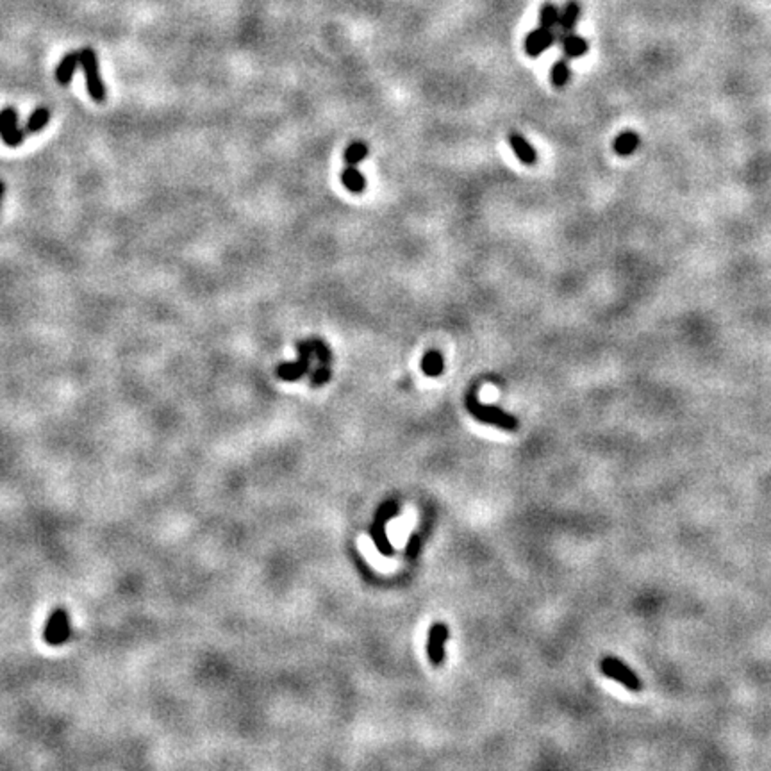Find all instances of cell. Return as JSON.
I'll list each match as a JSON object with an SVG mask.
<instances>
[{"mask_svg": "<svg viewBox=\"0 0 771 771\" xmlns=\"http://www.w3.org/2000/svg\"><path fill=\"white\" fill-rule=\"evenodd\" d=\"M559 43L560 46H563V52L564 56H566V59H577V57H582L589 50L588 39L580 38V36L573 34V32L563 36V38L559 39Z\"/></svg>", "mask_w": 771, "mask_h": 771, "instance_id": "11", "label": "cell"}, {"mask_svg": "<svg viewBox=\"0 0 771 771\" xmlns=\"http://www.w3.org/2000/svg\"><path fill=\"white\" fill-rule=\"evenodd\" d=\"M341 182L350 193H363L366 188V178L364 175L357 170V166L348 164L345 170L341 171Z\"/></svg>", "mask_w": 771, "mask_h": 771, "instance_id": "14", "label": "cell"}, {"mask_svg": "<svg viewBox=\"0 0 771 771\" xmlns=\"http://www.w3.org/2000/svg\"><path fill=\"white\" fill-rule=\"evenodd\" d=\"M332 378V370H331V364H320V366L316 368V370L311 373V386L313 388H320V386L327 384L328 381Z\"/></svg>", "mask_w": 771, "mask_h": 771, "instance_id": "21", "label": "cell"}, {"mask_svg": "<svg viewBox=\"0 0 771 771\" xmlns=\"http://www.w3.org/2000/svg\"><path fill=\"white\" fill-rule=\"evenodd\" d=\"M70 635L71 627L68 610L63 607H56L43 627V639L49 646H63L70 639Z\"/></svg>", "mask_w": 771, "mask_h": 771, "instance_id": "4", "label": "cell"}, {"mask_svg": "<svg viewBox=\"0 0 771 771\" xmlns=\"http://www.w3.org/2000/svg\"><path fill=\"white\" fill-rule=\"evenodd\" d=\"M313 341V348H314V357L318 359V363L320 364H331L332 361V352L331 348L327 346V343H323L321 339H311Z\"/></svg>", "mask_w": 771, "mask_h": 771, "instance_id": "22", "label": "cell"}, {"mask_svg": "<svg viewBox=\"0 0 771 771\" xmlns=\"http://www.w3.org/2000/svg\"><path fill=\"white\" fill-rule=\"evenodd\" d=\"M49 120H50V111L45 109V107H39V109H36L34 113L31 114V118L27 120V124H25V131H27L29 134L39 132L43 127H46Z\"/></svg>", "mask_w": 771, "mask_h": 771, "instance_id": "20", "label": "cell"}, {"mask_svg": "<svg viewBox=\"0 0 771 771\" xmlns=\"http://www.w3.org/2000/svg\"><path fill=\"white\" fill-rule=\"evenodd\" d=\"M81 66L82 71H84L86 88H88L89 96L95 102H104L106 100V86H104L102 77H100L96 54L91 49L81 50Z\"/></svg>", "mask_w": 771, "mask_h": 771, "instance_id": "5", "label": "cell"}, {"mask_svg": "<svg viewBox=\"0 0 771 771\" xmlns=\"http://www.w3.org/2000/svg\"><path fill=\"white\" fill-rule=\"evenodd\" d=\"M2 195H4V184L0 182V198H2Z\"/></svg>", "mask_w": 771, "mask_h": 771, "instance_id": "24", "label": "cell"}, {"mask_svg": "<svg viewBox=\"0 0 771 771\" xmlns=\"http://www.w3.org/2000/svg\"><path fill=\"white\" fill-rule=\"evenodd\" d=\"M600 670L605 677L623 684L628 691H641V680L638 678V675L630 667L625 666L621 660H618L616 657H603L602 662H600Z\"/></svg>", "mask_w": 771, "mask_h": 771, "instance_id": "6", "label": "cell"}, {"mask_svg": "<svg viewBox=\"0 0 771 771\" xmlns=\"http://www.w3.org/2000/svg\"><path fill=\"white\" fill-rule=\"evenodd\" d=\"M421 371L427 377H439L445 371V361L438 350H428L421 359Z\"/></svg>", "mask_w": 771, "mask_h": 771, "instance_id": "15", "label": "cell"}, {"mask_svg": "<svg viewBox=\"0 0 771 771\" xmlns=\"http://www.w3.org/2000/svg\"><path fill=\"white\" fill-rule=\"evenodd\" d=\"M368 157V146L364 141H352L348 146L345 148V152H343V159H345L346 164H353V166H357V164L361 163V161H364Z\"/></svg>", "mask_w": 771, "mask_h": 771, "instance_id": "17", "label": "cell"}, {"mask_svg": "<svg viewBox=\"0 0 771 771\" xmlns=\"http://www.w3.org/2000/svg\"><path fill=\"white\" fill-rule=\"evenodd\" d=\"M446 641H448V625L434 623L428 628L427 655L432 666H441L445 662Z\"/></svg>", "mask_w": 771, "mask_h": 771, "instance_id": "7", "label": "cell"}, {"mask_svg": "<svg viewBox=\"0 0 771 771\" xmlns=\"http://www.w3.org/2000/svg\"><path fill=\"white\" fill-rule=\"evenodd\" d=\"M578 18H580V7H578V4L577 2L566 4L564 11L560 13L559 27H557V41H559L563 36L571 34V32H573V29L577 27Z\"/></svg>", "mask_w": 771, "mask_h": 771, "instance_id": "10", "label": "cell"}, {"mask_svg": "<svg viewBox=\"0 0 771 771\" xmlns=\"http://www.w3.org/2000/svg\"><path fill=\"white\" fill-rule=\"evenodd\" d=\"M570 66H568V61L566 59H559L557 63H553L552 66V71H550V81H552V84L555 86V88H564V86L568 84V81H570Z\"/></svg>", "mask_w": 771, "mask_h": 771, "instance_id": "19", "label": "cell"}, {"mask_svg": "<svg viewBox=\"0 0 771 771\" xmlns=\"http://www.w3.org/2000/svg\"><path fill=\"white\" fill-rule=\"evenodd\" d=\"M398 513H400L398 502H396V500H388V502H384L381 507H378L377 513H375L373 521H371L370 538H371V541H373L375 548L378 550V553L384 557H391L393 553H395L393 545L389 543L386 527H388V523L393 520V518L398 516Z\"/></svg>", "mask_w": 771, "mask_h": 771, "instance_id": "2", "label": "cell"}, {"mask_svg": "<svg viewBox=\"0 0 771 771\" xmlns=\"http://www.w3.org/2000/svg\"><path fill=\"white\" fill-rule=\"evenodd\" d=\"M557 41V32L552 29L539 27L535 31H532L530 34L525 38V52L530 57L541 56L545 50H548L553 43Z\"/></svg>", "mask_w": 771, "mask_h": 771, "instance_id": "9", "label": "cell"}, {"mask_svg": "<svg viewBox=\"0 0 771 771\" xmlns=\"http://www.w3.org/2000/svg\"><path fill=\"white\" fill-rule=\"evenodd\" d=\"M296 352H298V359L295 363H282L277 366V377L281 381L295 382L302 378L303 375L309 373L311 357L314 356L311 339H303V341L296 343Z\"/></svg>", "mask_w": 771, "mask_h": 771, "instance_id": "3", "label": "cell"}, {"mask_svg": "<svg viewBox=\"0 0 771 771\" xmlns=\"http://www.w3.org/2000/svg\"><path fill=\"white\" fill-rule=\"evenodd\" d=\"M559 20H560V11L557 9V6H553V4H545V6L541 7V11H539V27H545V29H555L559 27Z\"/></svg>", "mask_w": 771, "mask_h": 771, "instance_id": "18", "label": "cell"}, {"mask_svg": "<svg viewBox=\"0 0 771 771\" xmlns=\"http://www.w3.org/2000/svg\"><path fill=\"white\" fill-rule=\"evenodd\" d=\"M0 138L7 146H18L24 141V132L18 128V114L13 107L0 111Z\"/></svg>", "mask_w": 771, "mask_h": 771, "instance_id": "8", "label": "cell"}, {"mask_svg": "<svg viewBox=\"0 0 771 771\" xmlns=\"http://www.w3.org/2000/svg\"><path fill=\"white\" fill-rule=\"evenodd\" d=\"M420 550H421V543H420V535L418 534H410L409 538V543H407V559L409 560H414L418 555H420Z\"/></svg>", "mask_w": 771, "mask_h": 771, "instance_id": "23", "label": "cell"}, {"mask_svg": "<svg viewBox=\"0 0 771 771\" xmlns=\"http://www.w3.org/2000/svg\"><path fill=\"white\" fill-rule=\"evenodd\" d=\"M510 148L514 150V153L518 156V159L525 164H534L538 161V153H535L534 146L527 141L521 134H510L509 136Z\"/></svg>", "mask_w": 771, "mask_h": 771, "instance_id": "13", "label": "cell"}, {"mask_svg": "<svg viewBox=\"0 0 771 771\" xmlns=\"http://www.w3.org/2000/svg\"><path fill=\"white\" fill-rule=\"evenodd\" d=\"M639 143H641L639 136L635 132L627 131L614 139V152L621 157H627L639 148Z\"/></svg>", "mask_w": 771, "mask_h": 771, "instance_id": "16", "label": "cell"}, {"mask_svg": "<svg viewBox=\"0 0 771 771\" xmlns=\"http://www.w3.org/2000/svg\"><path fill=\"white\" fill-rule=\"evenodd\" d=\"M466 409L468 413H470L475 420L480 421V423L495 425V427H500L502 430L509 432L518 430V427H520V421H518V418L514 416V414L500 409L498 405H485V403H482L480 400L477 398V388H473L466 395Z\"/></svg>", "mask_w": 771, "mask_h": 771, "instance_id": "1", "label": "cell"}, {"mask_svg": "<svg viewBox=\"0 0 771 771\" xmlns=\"http://www.w3.org/2000/svg\"><path fill=\"white\" fill-rule=\"evenodd\" d=\"M79 64H81V52L66 54L56 68V81L59 82L61 86H66L68 82L71 81V77H74Z\"/></svg>", "mask_w": 771, "mask_h": 771, "instance_id": "12", "label": "cell"}]
</instances>
